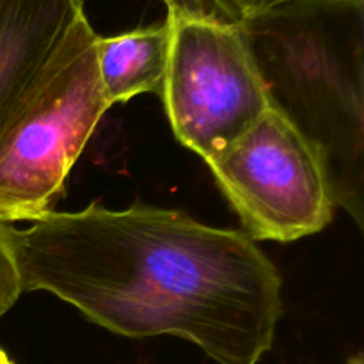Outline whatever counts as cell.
<instances>
[{"label": "cell", "mask_w": 364, "mask_h": 364, "mask_svg": "<svg viewBox=\"0 0 364 364\" xmlns=\"http://www.w3.org/2000/svg\"><path fill=\"white\" fill-rule=\"evenodd\" d=\"M23 291H48L127 338L178 336L219 364H258L281 318V276L244 231L181 210L98 201L11 230Z\"/></svg>", "instance_id": "cell-1"}, {"label": "cell", "mask_w": 364, "mask_h": 364, "mask_svg": "<svg viewBox=\"0 0 364 364\" xmlns=\"http://www.w3.org/2000/svg\"><path fill=\"white\" fill-rule=\"evenodd\" d=\"M269 109L315 149L334 206L364 228V0H281L233 21Z\"/></svg>", "instance_id": "cell-2"}, {"label": "cell", "mask_w": 364, "mask_h": 364, "mask_svg": "<svg viewBox=\"0 0 364 364\" xmlns=\"http://www.w3.org/2000/svg\"><path fill=\"white\" fill-rule=\"evenodd\" d=\"M96 36L84 18L48 84L0 135V223H32L52 212L71 167L110 109L98 75Z\"/></svg>", "instance_id": "cell-3"}, {"label": "cell", "mask_w": 364, "mask_h": 364, "mask_svg": "<svg viewBox=\"0 0 364 364\" xmlns=\"http://www.w3.org/2000/svg\"><path fill=\"white\" fill-rule=\"evenodd\" d=\"M162 98L174 135L206 164L269 110L251 55L233 21L212 13L174 16Z\"/></svg>", "instance_id": "cell-4"}, {"label": "cell", "mask_w": 364, "mask_h": 364, "mask_svg": "<svg viewBox=\"0 0 364 364\" xmlns=\"http://www.w3.org/2000/svg\"><path fill=\"white\" fill-rule=\"evenodd\" d=\"M208 166L252 240L287 244L333 220L336 206L315 149L274 110Z\"/></svg>", "instance_id": "cell-5"}, {"label": "cell", "mask_w": 364, "mask_h": 364, "mask_svg": "<svg viewBox=\"0 0 364 364\" xmlns=\"http://www.w3.org/2000/svg\"><path fill=\"white\" fill-rule=\"evenodd\" d=\"M84 18V0H0V135L48 84Z\"/></svg>", "instance_id": "cell-6"}, {"label": "cell", "mask_w": 364, "mask_h": 364, "mask_svg": "<svg viewBox=\"0 0 364 364\" xmlns=\"http://www.w3.org/2000/svg\"><path fill=\"white\" fill-rule=\"evenodd\" d=\"M173 25L139 27L116 36H96V63L102 89L110 107L144 92L162 95L169 60Z\"/></svg>", "instance_id": "cell-7"}, {"label": "cell", "mask_w": 364, "mask_h": 364, "mask_svg": "<svg viewBox=\"0 0 364 364\" xmlns=\"http://www.w3.org/2000/svg\"><path fill=\"white\" fill-rule=\"evenodd\" d=\"M11 230L13 226L0 223V318L16 304L23 294L20 272L14 259Z\"/></svg>", "instance_id": "cell-8"}, {"label": "cell", "mask_w": 364, "mask_h": 364, "mask_svg": "<svg viewBox=\"0 0 364 364\" xmlns=\"http://www.w3.org/2000/svg\"><path fill=\"white\" fill-rule=\"evenodd\" d=\"M276 2H281V0H212L213 11L228 21H235L245 14L265 9Z\"/></svg>", "instance_id": "cell-9"}, {"label": "cell", "mask_w": 364, "mask_h": 364, "mask_svg": "<svg viewBox=\"0 0 364 364\" xmlns=\"http://www.w3.org/2000/svg\"><path fill=\"white\" fill-rule=\"evenodd\" d=\"M160 2L166 4L167 14L174 16H206L215 13L212 0H160Z\"/></svg>", "instance_id": "cell-10"}, {"label": "cell", "mask_w": 364, "mask_h": 364, "mask_svg": "<svg viewBox=\"0 0 364 364\" xmlns=\"http://www.w3.org/2000/svg\"><path fill=\"white\" fill-rule=\"evenodd\" d=\"M0 364H14L13 361H11L9 355L2 350V348H0Z\"/></svg>", "instance_id": "cell-11"}, {"label": "cell", "mask_w": 364, "mask_h": 364, "mask_svg": "<svg viewBox=\"0 0 364 364\" xmlns=\"http://www.w3.org/2000/svg\"><path fill=\"white\" fill-rule=\"evenodd\" d=\"M347 364H364V359H363V355H361V354L354 355V358H350V359H348V363H347Z\"/></svg>", "instance_id": "cell-12"}]
</instances>
